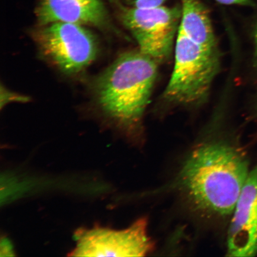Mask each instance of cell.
I'll use <instances>...</instances> for the list:
<instances>
[{"instance_id":"cell-1","label":"cell","mask_w":257,"mask_h":257,"mask_svg":"<svg viewBox=\"0 0 257 257\" xmlns=\"http://www.w3.org/2000/svg\"><path fill=\"white\" fill-rule=\"evenodd\" d=\"M249 162L238 147L223 142L201 145L193 151L180 172V187L203 213L232 214L248 178Z\"/></svg>"},{"instance_id":"cell-2","label":"cell","mask_w":257,"mask_h":257,"mask_svg":"<svg viewBox=\"0 0 257 257\" xmlns=\"http://www.w3.org/2000/svg\"><path fill=\"white\" fill-rule=\"evenodd\" d=\"M158 64L139 50L117 57L95 83L96 99L104 113L124 128L139 126L151 101Z\"/></svg>"},{"instance_id":"cell-3","label":"cell","mask_w":257,"mask_h":257,"mask_svg":"<svg viewBox=\"0 0 257 257\" xmlns=\"http://www.w3.org/2000/svg\"><path fill=\"white\" fill-rule=\"evenodd\" d=\"M175 64L163 97L185 106L205 101L220 69L218 50L194 43L179 30L175 46Z\"/></svg>"},{"instance_id":"cell-4","label":"cell","mask_w":257,"mask_h":257,"mask_svg":"<svg viewBox=\"0 0 257 257\" xmlns=\"http://www.w3.org/2000/svg\"><path fill=\"white\" fill-rule=\"evenodd\" d=\"M181 7L120 9L122 23L133 34L139 50L159 64L168 60L175 49Z\"/></svg>"},{"instance_id":"cell-5","label":"cell","mask_w":257,"mask_h":257,"mask_svg":"<svg viewBox=\"0 0 257 257\" xmlns=\"http://www.w3.org/2000/svg\"><path fill=\"white\" fill-rule=\"evenodd\" d=\"M33 37L43 55L67 74L82 71L97 56L96 38L83 25L56 22L41 26Z\"/></svg>"},{"instance_id":"cell-6","label":"cell","mask_w":257,"mask_h":257,"mask_svg":"<svg viewBox=\"0 0 257 257\" xmlns=\"http://www.w3.org/2000/svg\"><path fill=\"white\" fill-rule=\"evenodd\" d=\"M147 221L138 220L130 227L116 230L95 227L77 232V244L70 255L76 256H143L153 248Z\"/></svg>"},{"instance_id":"cell-7","label":"cell","mask_w":257,"mask_h":257,"mask_svg":"<svg viewBox=\"0 0 257 257\" xmlns=\"http://www.w3.org/2000/svg\"><path fill=\"white\" fill-rule=\"evenodd\" d=\"M227 253L247 257L257 253V164L249 173L232 213Z\"/></svg>"},{"instance_id":"cell-8","label":"cell","mask_w":257,"mask_h":257,"mask_svg":"<svg viewBox=\"0 0 257 257\" xmlns=\"http://www.w3.org/2000/svg\"><path fill=\"white\" fill-rule=\"evenodd\" d=\"M36 16L40 26L65 22L101 28L108 24L100 0H41Z\"/></svg>"},{"instance_id":"cell-9","label":"cell","mask_w":257,"mask_h":257,"mask_svg":"<svg viewBox=\"0 0 257 257\" xmlns=\"http://www.w3.org/2000/svg\"><path fill=\"white\" fill-rule=\"evenodd\" d=\"M179 30L202 47L218 50L217 41L208 9L200 0H181Z\"/></svg>"},{"instance_id":"cell-10","label":"cell","mask_w":257,"mask_h":257,"mask_svg":"<svg viewBox=\"0 0 257 257\" xmlns=\"http://www.w3.org/2000/svg\"><path fill=\"white\" fill-rule=\"evenodd\" d=\"M133 7L137 8H152L162 6L168 0H126Z\"/></svg>"},{"instance_id":"cell-11","label":"cell","mask_w":257,"mask_h":257,"mask_svg":"<svg viewBox=\"0 0 257 257\" xmlns=\"http://www.w3.org/2000/svg\"><path fill=\"white\" fill-rule=\"evenodd\" d=\"M216 1L225 5L254 6L252 0H216Z\"/></svg>"},{"instance_id":"cell-12","label":"cell","mask_w":257,"mask_h":257,"mask_svg":"<svg viewBox=\"0 0 257 257\" xmlns=\"http://www.w3.org/2000/svg\"><path fill=\"white\" fill-rule=\"evenodd\" d=\"M1 256H14L12 246L7 239H2L1 243Z\"/></svg>"},{"instance_id":"cell-13","label":"cell","mask_w":257,"mask_h":257,"mask_svg":"<svg viewBox=\"0 0 257 257\" xmlns=\"http://www.w3.org/2000/svg\"><path fill=\"white\" fill-rule=\"evenodd\" d=\"M255 49H256V56L257 59V25L255 31Z\"/></svg>"}]
</instances>
